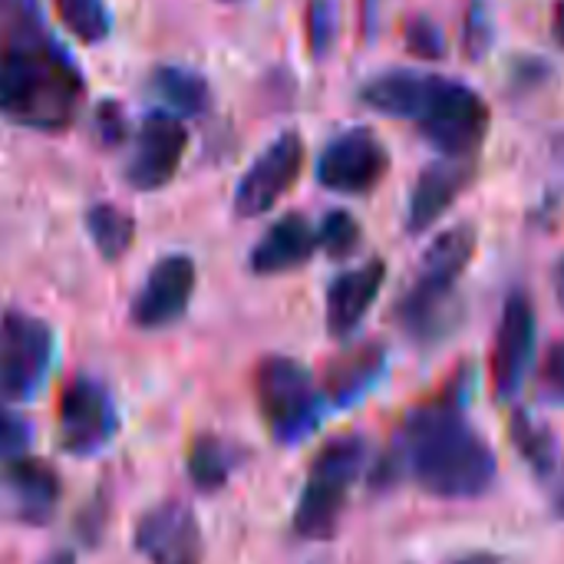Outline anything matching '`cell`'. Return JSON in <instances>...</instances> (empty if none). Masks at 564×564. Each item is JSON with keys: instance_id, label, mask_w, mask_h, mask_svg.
<instances>
[{"instance_id": "6da1fadb", "label": "cell", "mask_w": 564, "mask_h": 564, "mask_svg": "<svg viewBox=\"0 0 564 564\" xmlns=\"http://www.w3.org/2000/svg\"><path fill=\"white\" fill-rule=\"evenodd\" d=\"M400 459L420 489L440 499H476L489 492L499 469L492 446L446 403H430L406 416Z\"/></svg>"}, {"instance_id": "7a4b0ae2", "label": "cell", "mask_w": 564, "mask_h": 564, "mask_svg": "<svg viewBox=\"0 0 564 564\" xmlns=\"http://www.w3.org/2000/svg\"><path fill=\"white\" fill-rule=\"evenodd\" d=\"M86 83L69 53L43 33L0 50V116L36 129L63 132L79 116Z\"/></svg>"}, {"instance_id": "3957f363", "label": "cell", "mask_w": 564, "mask_h": 564, "mask_svg": "<svg viewBox=\"0 0 564 564\" xmlns=\"http://www.w3.org/2000/svg\"><path fill=\"white\" fill-rule=\"evenodd\" d=\"M476 254V228L456 225L426 248L413 288L397 304V321L420 340L440 337L453 324V291Z\"/></svg>"}, {"instance_id": "277c9868", "label": "cell", "mask_w": 564, "mask_h": 564, "mask_svg": "<svg viewBox=\"0 0 564 564\" xmlns=\"http://www.w3.org/2000/svg\"><path fill=\"white\" fill-rule=\"evenodd\" d=\"M364 459L367 446L360 436H337L317 453L294 512V532L301 539L324 542L337 532V522L344 516L350 486L364 469Z\"/></svg>"}, {"instance_id": "5b68a950", "label": "cell", "mask_w": 564, "mask_h": 564, "mask_svg": "<svg viewBox=\"0 0 564 564\" xmlns=\"http://www.w3.org/2000/svg\"><path fill=\"white\" fill-rule=\"evenodd\" d=\"M254 397L278 443H301L321 423V393L291 357H268L254 370Z\"/></svg>"}, {"instance_id": "8992f818", "label": "cell", "mask_w": 564, "mask_h": 564, "mask_svg": "<svg viewBox=\"0 0 564 564\" xmlns=\"http://www.w3.org/2000/svg\"><path fill=\"white\" fill-rule=\"evenodd\" d=\"M489 106L466 83L436 76V86L416 119L420 135L449 159H469L489 135Z\"/></svg>"}, {"instance_id": "52a82bcc", "label": "cell", "mask_w": 564, "mask_h": 564, "mask_svg": "<svg viewBox=\"0 0 564 564\" xmlns=\"http://www.w3.org/2000/svg\"><path fill=\"white\" fill-rule=\"evenodd\" d=\"M53 364V330L30 314L0 321V403L30 400Z\"/></svg>"}, {"instance_id": "ba28073f", "label": "cell", "mask_w": 564, "mask_h": 564, "mask_svg": "<svg viewBox=\"0 0 564 564\" xmlns=\"http://www.w3.org/2000/svg\"><path fill=\"white\" fill-rule=\"evenodd\" d=\"M390 172V152L370 129H347L334 135L317 159V182L340 195L373 192Z\"/></svg>"}, {"instance_id": "9c48e42d", "label": "cell", "mask_w": 564, "mask_h": 564, "mask_svg": "<svg viewBox=\"0 0 564 564\" xmlns=\"http://www.w3.org/2000/svg\"><path fill=\"white\" fill-rule=\"evenodd\" d=\"M301 169H304V139L297 132L278 135L238 182L235 212L241 218H258L271 212L284 198V192L297 182Z\"/></svg>"}, {"instance_id": "30bf717a", "label": "cell", "mask_w": 564, "mask_h": 564, "mask_svg": "<svg viewBox=\"0 0 564 564\" xmlns=\"http://www.w3.org/2000/svg\"><path fill=\"white\" fill-rule=\"evenodd\" d=\"M185 145H188V132L175 116H169V112L145 116L132 139V155L126 162V182L139 192H155V188L169 185L182 165Z\"/></svg>"}, {"instance_id": "8fae6325", "label": "cell", "mask_w": 564, "mask_h": 564, "mask_svg": "<svg viewBox=\"0 0 564 564\" xmlns=\"http://www.w3.org/2000/svg\"><path fill=\"white\" fill-rule=\"evenodd\" d=\"M116 406L109 393L79 377L59 397V443L73 456H93L116 436Z\"/></svg>"}, {"instance_id": "7c38bea8", "label": "cell", "mask_w": 564, "mask_h": 564, "mask_svg": "<svg viewBox=\"0 0 564 564\" xmlns=\"http://www.w3.org/2000/svg\"><path fill=\"white\" fill-rule=\"evenodd\" d=\"M535 357V311L525 294H512L506 301L496 344H492V387L499 400H512Z\"/></svg>"}, {"instance_id": "4fadbf2b", "label": "cell", "mask_w": 564, "mask_h": 564, "mask_svg": "<svg viewBox=\"0 0 564 564\" xmlns=\"http://www.w3.org/2000/svg\"><path fill=\"white\" fill-rule=\"evenodd\" d=\"M135 549L149 564H202V529L188 506L162 502L139 519Z\"/></svg>"}, {"instance_id": "5bb4252c", "label": "cell", "mask_w": 564, "mask_h": 564, "mask_svg": "<svg viewBox=\"0 0 564 564\" xmlns=\"http://www.w3.org/2000/svg\"><path fill=\"white\" fill-rule=\"evenodd\" d=\"M192 291H195V264H192V258L169 254L149 271V278H145V284H142L135 304H132V321L139 327H145V330L169 327L188 311Z\"/></svg>"}, {"instance_id": "9a60e30c", "label": "cell", "mask_w": 564, "mask_h": 564, "mask_svg": "<svg viewBox=\"0 0 564 564\" xmlns=\"http://www.w3.org/2000/svg\"><path fill=\"white\" fill-rule=\"evenodd\" d=\"M383 278H387V264L380 258L354 268V271H344L330 291H327V330L334 337H347L360 327V321L367 317V311L373 307L380 288H383Z\"/></svg>"}, {"instance_id": "2e32d148", "label": "cell", "mask_w": 564, "mask_h": 564, "mask_svg": "<svg viewBox=\"0 0 564 564\" xmlns=\"http://www.w3.org/2000/svg\"><path fill=\"white\" fill-rule=\"evenodd\" d=\"M473 169L463 165V159H446V162H433L423 169V175L416 178V188L410 195V215H406V228L413 235L433 228L449 205L456 202V195L469 185Z\"/></svg>"}, {"instance_id": "e0dca14e", "label": "cell", "mask_w": 564, "mask_h": 564, "mask_svg": "<svg viewBox=\"0 0 564 564\" xmlns=\"http://www.w3.org/2000/svg\"><path fill=\"white\" fill-rule=\"evenodd\" d=\"M317 251V231L304 215H284L274 221L264 238L251 251V271L254 274H284L311 261Z\"/></svg>"}, {"instance_id": "ac0fdd59", "label": "cell", "mask_w": 564, "mask_h": 564, "mask_svg": "<svg viewBox=\"0 0 564 564\" xmlns=\"http://www.w3.org/2000/svg\"><path fill=\"white\" fill-rule=\"evenodd\" d=\"M436 86V76L433 73H416V69H390V73H380L373 76L364 89H360V99L364 106H370L373 112L380 116H390V119H420L430 93Z\"/></svg>"}, {"instance_id": "d6986e66", "label": "cell", "mask_w": 564, "mask_h": 564, "mask_svg": "<svg viewBox=\"0 0 564 564\" xmlns=\"http://www.w3.org/2000/svg\"><path fill=\"white\" fill-rule=\"evenodd\" d=\"M387 370V354L377 344H364L344 357H337L324 373V393L334 406L357 403Z\"/></svg>"}, {"instance_id": "ffe728a7", "label": "cell", "mask_w": 564, "mask_h": 564, "mask_svg": "<svg viewBox=\"0 0 564 564\" xmlns=\"http://www.w3.org/2000/svg\"><path fill=\"white\" fill-rule=\"evenodd\" d=\"M7 492L26 522H46L59 499V479L43 459H13L7 469Z\"/></svg>"}, {"instance_id": "44dd1931", "label": "cell", "mask_w": 564, "mask_h": 564, "mask_svg": "<svg viewBox=\"0 0 564 564\" xmlns=\"http://www.w3.org/2000/svg\"><path fill=\"white\" fill-rule=\"evenodd\" d=\"M149 89L169 116H202L212 106L208 83L185 66H159L149 79Z\"/></svg>"}, {"instance_id": "7402d4cb", "label": "cell", "mask_w": 564, "mask_h": 564, "mask_svg": "<svg viewBox=\"0 0 564 564\" xmlns=\"http://www.w3.org/2000/svg\"><path fill=\"white\" fill-rule=\"evenodd\" d=\"M86 231H89L93 245L99 248V254L106 261H119L129 251L132 238H135V221L119 205L102 202V205H93L86 212Z\"/></svg>"}, {"instance_id": "603a6c76", "label": "cell", "mask_w": 564, "mask_h": 564, "mask_svg": "<svg viewBox=\"0 0 564 564\" xmlns=\"http://www.w3.org/2000/svg\"><path fill=\"white\" fill-rule=\"evenodd\" d=\"M512 446L519 449V456L532 466L535 476H549L555 469V436L545 423H539L529 413H516L512 416Z\"/></svg>"}, {"instance_id": "cb8c5ba5", "label": "cell", "mask_w": 564, "mask_h": 564, "mask_svg": "<svg viewBox=\"0 0 564 564\" xmlns=\"http://www.w3.org/2000/svg\"><path fill=\"white\" fill-rule=\"evenodd\" d=\"M63 26L83 40V43H99L109 36V7L106 0H53Z\"/></svg>"}, {"instance_id": "d4e9b609", "label": "cell", "mask_w": 564, "mask_h": 564, "mask_svg": "<svg viewBox=\"0 0 564 564\" xmlns=\"http://www.w3.org/2000/svg\"><path fill=\"white\" fill-rule=\"evenodd\" d=\"M50 33L40 0H0V50Z\"/></svg>"}, {"instance_id": "484cf974", "label": "cell", "mask_w": 564, "mask_h": 564, "mask_svg": "<svg viewBox=\"0 0 564 564\" xmlns=\"http://www.w3.org/2000/svg\"><path fill=\"white\" fill-rule=\"evenodd\" d=\"M231 466H235L231 449L215 436L198 440L188 453V473L198 482V489H221L228 482Z\"/></svg>"}, {"instance_id": "4316f807", "label": "cell", "mask_w": 564, "mask_h": 564, "mask_svg": "<svg viewBox=\"0 0 564 564\" xmlns=\"http://www.w3.org/2000/svg\"><path fill=\"white\" fill-rule=\"evenodd\" d=\"M360 245V225L347 212H330L324 225L317 228V248H324L330 258H347Z\"/></svg>"}, {"instance_id": "83f0119b", "label": "cell", "mask_w": 564, "mask_h": 564, "mask_svg": "<svg viewBox=\"0 0 564 564\" xmlns=\"http://www.w3.org/2000/svg\"><path fill=\"white\" fill-rule=\"evenodd\" d=\"M337 40V0H311L307 7V43L314 56H324Z\"/></svg>"}, {"instance_id": "f1b7e54d", "label": "cell", "mask_w": 564, "mask_h": 564, "mask_svg": "<svg viewBox=\"0 0 564 564\" xmlns=\"http://www.w3.org/2000/svg\"><path fill=\"white\" fill-rule=\"evenodd\" d=\"M30 443V426L7 403H0V459H20Z\"/></svg>"}, {"instance_id": "f546056e", "label": "cell", "mask_w": 564, "mask_h": 564, "mask_svg": "<svg viewBox=\"0 0 564 564\" xmlns=\"http://www.w3.org/2000/svg\"><path fill=\"white\" fill-rule=\"evenodd\" d=\"M539 390H542L545 400L564 406V340L549 350V357L542 364V373H539Z\"/></svg>"}, {"instance_id": "4dcf8cb0", "label": "cell", "mask_w": 564, "mask_h": 564, "mask_svg": "<svg viewBox=\"0 0 564 564\" xmlns=\"http://www.w3.org/2000/svg\"><path fill=\"white\" fill-rule=\"evenodd\" d=\"M96 139L102 145H109V149L126 139V116H122V109H119L116 99H109V102L99 106V112H96Z\"/></svg>"}, {"instance_id": "1f68e13d", "label": "cell", "mask_w": 564, "mask_h": 564, "mask_svg": "<svg viewBox=\"0 0 564 564\" xmlns=\"http://www.w3.org/2000/svg\"><path fill=\"white\" fill-rule=\"evenodd\" d=\"M406 40H410V46L420 53V56H443L446 50H443V33L436 30V23H430V20H413L410 26H406Z\"/></svg>"}, {"instance_id": "d6a6232c", "label": "cell", "mask_w": 564, "mask_h": 564, "mask_svg": "<svg viewBox=\"0 0 564 564\" xmlns=\"http://www.w3.org/2000/svg\"><path fill=\"white\" fill-rule=\"evenodd\" d=\"M489 36H492V30H489V10H486L482 0H473L469 23H466V46H469V56L473 59L482 53V46H489Z\"/></svg>"}, {"instance_id": "836d02e7", "label": "cell", "mask_w": 564, "mask_h": 564, "mask_svg": "<svg viewBox=\"0 0 564 564\" xmlns=\"http://www.w3.org/2000/svg\"><path fill=\"white\" fill-rule=\"evenodd\" d=\"M552 30H555V40L564 46V0H558L555 7V20H552Z\"/></svg>"}, {"instance_id": "e575fe53", "label": "cell", "mask_w": 564, "mask_h": 564, "mask_svg": "<svg viewBox=\"0 0 564 564\" xmlns=\"http://www.w3.org/2000/svg\"><path fill=\"white\" fill-rule=\"evenodd\" d=\"M449 564H499L496 558H489V555H463V558H456V562Z\"/></svg>"}, {"instance_id": "d590c367", "label": "cell", "mask_w": 564, "mask_h": 564, "mask_svg": "<svg viewBox=\"0 0 564 564\" xmlns=\"http://www.w3.org/2000/svg\"><path fill=\"white\" fill-rule=\"evenodd\" d=\"M555 294H558V304L564 307V261L558 264V271H555Z\"/></svg>"}, {"instance_id": "8d00e7d4", "label": "cell", "mask_w": 564, "mask_h": 564, "mask_svg": "<svg viewBox=\"0 0 564 564\" xmlns=\"http://www.w3.org/2000/svg\"><path fill=\"white\" fill-rule=\"evenodd\" d=\"M43 564H76V558H73V552H56V555H50Z\"/></svg>"}, {"instance_id": "74e56055", "label": "cell", "mask_w": 564, "mask_h": 564, "mask_svg": "<svg viewBox=\"0 0 564 564\" xmlns=\"http://www.w3.org/2000/svg\"><path fill=\"white\" fill-rule=\"evenodd\" d=\"M555 512L564 519V479L562 486H558V496H555Z\"/></svg>"}]
</instances>
